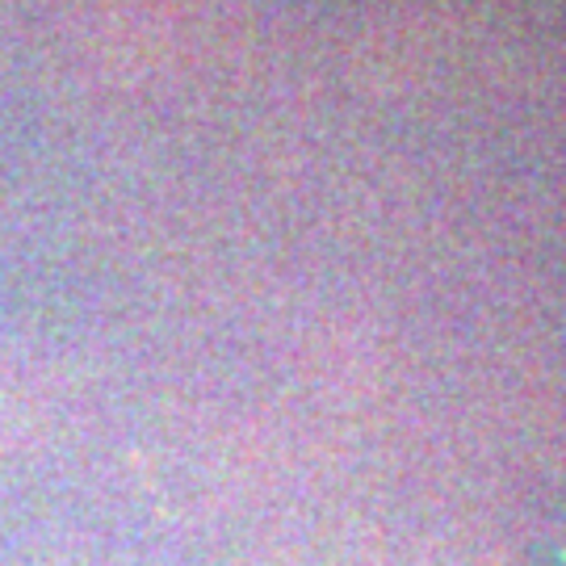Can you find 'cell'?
<instances>
[{"mask_svg":"<svg viewBox=\"0 0 566 566\" xmlns=\"http://www.w3.org/2000/svg\"><path fill=\"white\" fill-rule=\"evenodd\" d=\"M525 566H566L563 558H554V563H525Z\"/></svg>","mask_w":566,"mask_h":566,"instance_id":"cell-1","label":"cell"}]
</instances>
